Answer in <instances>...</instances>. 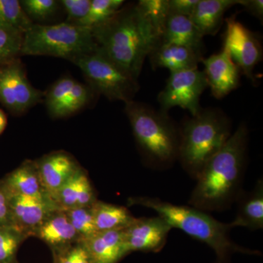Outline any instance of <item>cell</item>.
Segmentation results:
<instances>
[{
  "label": "cell",
  "instance_id": "6da1fadb",
  "mask_svg": "<svg viewBox=\"0 0 263 263\" xmlns=\"http://www.w3.org/2000/svg\"><path fill=\"white\" fill-rule=\"evenodd\" d=\"M249 131L242 123L224 146L205 164L188 203L205 212L229 209L242 192Z\"/></svg>",
  "mask_w": 263,
  "mask_h": 263
},
{
  "label": "cell",
  "instance_id": "7a4b0ae2",
  "mask_svg": "<svg viewBox=\"0 0 263 263\" xmlns=\"http://www.w3.org/2000/svg\"><path fill=\"white\" fill-rule=\"evenodd\" d=\"M98 51L138 81L143 64L159 39L138 5L119 10L92 28Z\"/></svg>",
  "mask_w": 263,
  "mask_h": 263
},
{
  "label": "cell",
  "instance_id": "3957f363",
  "mask_svg": "<svg viewBox=\"0 0 263 263\" xmlns=\"http://www.w3.org/2000/svg\"><path fill=\"white\" fill-rule=\"evenodd\" d=\"M130 205H141L157 212L171 228L182 230L192 238L203 242L215 252L217 263H228L232 254L240 252L259 254L257 251L236 245L230 237L229 224L220 222L207 212L190 205H177L151 197H130Z\"/></svg>",
  "mask_w": 263,
  "mask_h": 263
},
{
  "label": "cell",
  "instance_id": "277c9868",
  "mask_svg": "<svg viewBox=\"0 0 263 263\" xmlns=\"http://www.w3.org/2000/svg\"><path fill=\"white\" fill-rule=\"evenodd\" d=\"M179 133L177 160L196 180L208 161L224 146L231 136V124L217 109H202L185 121Z\"/></svg>",
  "mask_w": 263,
  "mask_h": 263
},
{
  "label": "cell",
  "instance_id": "5b68a950",
  "mask_svg": "<svg viewBox=\"0 0 263 263\" xmlns=\"http://www.w3.org/2000/svg\"><path fill=\"white\" fill-rule=\"evenodd\" d=\"M125 113L148 163L160 168L172 165L177 160L179 133L167 114L133 100L125 103Z\"/></svg>",
  "mask_w": 263,
  "mask_h": 263
},
{
  "label": "cell",
  "instance_id": "8992f818",
  "mask_svg": "<svg viewBox=\"0 0 263 263\" xmlns=\"http://www.w3.org/2000/svg\"><path fill=\"white\" fill-rule=\"evenodd\" d=\"M92 29L70 22L31 26L24 34L21 55L51 56L71 60L98 51Z\"/></svg>",
  "mask_w": 263,
  "mask_h": 263
},
{
  "label": "cell",
  "instance_id": "52a82bcc",
  "mask_svg": "<svg viewBox=\"0 0 263 263\" xmlns=\"http://www.w3.org/2000/svg\"><path fill=\"white\" fill-rule=\"evenodd\" d=\"M70 61L81 69L91 87L109 100L127 103L133 100L139 89L138 81L132 79L98 49Z\"/></svg>",
  "mask_w": 263,
  "mask_h": 263
},
{
  "label": "cell",
  "instance_id": "ba28073f",
  "mask_svg": "<svg viewBox=\"0 0 263 263\" xmlns=\"http://www.w3.org/2000/svg\"><path fill=\"white\" fill-rule=\"evenodd\" d=\"M207 87L203 71L193 69L171 72L165 87L157 98L161 111L167 114L178 106L187 110L192 117L197 115L202 110L200 97Z\"/></svg>",
  "mask_w": 263,
  "mask_h": 263
},
{
  "label": "cell",
  "instance_id": "9c48e42d",
  "mask_svg": "<svg viewBox=\"0 0 263 263\" xmlns=\"http://www.w3.org/2000/svg\"><path fill=\"white\" fill-rule=\"evenodd\" d=\"M45 96L46 92L29 83L23 66L17 59L0 67V103L12 113H24Z\"/></svg>",
  "mask_w": 263,
  "mask_h": 263
},
{
  "label": "cell",
  "instance_id": "30bf717a",
  "mask_svg": "<svg viewBox=\"0 0 263 263\" xmlns=\"http://www.w3.org/2000/svg\"><path fill=\"white\" fill-rule=\"evenodd\" d=\"M224 46L243 75L254 83V70L262 60V48L255 34L238 22L235 15L226 19Z\"/></svg>",
  "mask_w": 263,
  "mask_h": 263
},
{
  "label": "cell",
  "instance_id": "8fae6325",
  "mask_svg": "<svg viewBox=\"0 0 263 263\" xmlns=\"http://www.w3.org/2000/svg\"><path fill=\"white\" fill-rule=\"evenodd\" d=\"M9 200L13 227L27 236L35 230L48 216L62 211L49 195L41 197L7 195Z\"/></svg>",
  "mask_w": 263,
  "mask_h": 263
},
{
  "label": "cell",
  "instance_id": "7c38bea8",
  "mask_svg": "<svg viewBox=\"0 0 263 263\" xmlns=\"http://www.w3.org/2000/svg\"><path fill=\"white\" fill-rule=\"evenodd\" d=\"M172 228L160 216L135 219L124 230L128 253L132 252H158L167 243Z\"/></svg>",
  "mask_w": 263,
  "mask_h": 263
},
{
  "label": "cell",
  "instance_id": "4fadbf2b",
  "mask_svg": "<svg viewBox=\"0 0 263 263\" xmlns=\"http://www.w3.org/2000/svg\"><path fill=\"white\" fill-rule=\"evenodd\" d=\"M201 62L208 86L214 98H224L239 86V67L226 48L208 58H202Z\"/></svg>",
  "mask_w": 263,
  "mask_h": 263
},
{
  "label": "cell",
  "instance_id": "5bb4252c",
  "mask_svg": "<svg viewBox=\"0 0 263 263\" xmlns=\"http://www.w3.org/2000/svg\"><path fill=\"white\" fill-rule=\"evenodd\" d=\"M36 163L43 187L51 198L81 168L72 156L62 152L44 156Z\"/></svg>",
  "mask_w": 263,
  "mask_h": 263
},
{
  "label": "cell",
  "instance_id": "9a60e30c",
  "mask_svg": "<svg viewBox=\"0 0 263 263\" xmlns=\"http://www.w3.org/2000/svg\"><path fill=\"white\" fill-rule=\"evenodd\" d=\"M86 246L93 263H118L127 255L124 230L97 232L80 240Z\"/></svg>",
  "mask_w": 263,
  "mask_h": 263
},
{
  "label": "cell",
  "instance_id": "2e32d148",
  "mask_svg": "<svg viewBox=\"0 0 263 263\" xmlns=\"http://www.w3.org/2000/svg\"><path fill=\"white\" fill-rule=\"evenodd\" d=\"M148 57L154 69H168L171 72L197 69L203 58L190 48L175 44H158Z\"/></svg>",
  "mask_w": 263,
  "mask_h": 263
},
{
  "label": "cell",
  "instance_id": "e0dca14e",
  "mask_svg": "<svg viewBox=\"0 0 263 263\" xmlns=\"http://www.w3.org/2000/svg\"><path fill=\"white\" fill-rule=\"evenodd\" d=\"M52 199L62 211L90 206L97 201L91 181L81 167Z\"/></svg>",
  "mask_w": 263,
  "mask_h": 263
},
{
  "label": "cell",
  "instance_id": "ac0fdd59",
  "mask_svg": "<svg viewBox=\"0 0 263 263\" xmlns=\"http://www.w3.org/2000/svg\"><path fill=\"white\" fill-rule=\"evenodd\" d=\"M203 37L189 17L170 14L158 44L179 45L202 56Z\"/></svg>",
  "mask_w": 263,
  "mask_h": 263
},
{
  "label": "cell",
  "instance_id": "d6986e66",
  "mask_svg": "<svg viewBox=\"0 0 263 263\" xmlns=\"http://www.w3.org/2000/svg\"><path fill=\"white\" fill-rule=\"evenodd\" d=\"M238 211L232 228L242 227L250 230L263 228V181L259 179L251 191L242 190L237 197Z\"/></svg>",
  "mask_w": 263,
  "mask_h": 263
},
{
  "label": "cell",
  "instance_id": "ffe728a7",
  "mask_svg": "<svg viewBox=\"0 0 263 263\" xmlns=\"http://www.w3.org/2000/svg\"><path fill=\"white\" fill-rule=\"evenodd\" d=\"M0 188L7 195L41 197L48 195L40 179L37 163L25 161L7 176Z\"/></svg>",
  "mask_w": 263,
  "mask_h": 263
},
{
  "label": "cell",
  "instance_id": "44dd1931",
  "mask_svg": "<svg viewBox=\"0 0 263 263\" xmlns=\"http://www.w3.org/2000/svg\"><path fill=\"white\" fill-rule=\"evenodd\" d=\"M34 235L57 250L80 240L63 211H57L48 216L34 232Z\"/></svg>",
  "mask_w": 263,
  "mask_h": 263
},
{
  "label": "cell",
  "instance_id": "7402d4cb",
  "mask_svg": "<svg viewBox=\"0 0 263 263\" xmlns=\"http://www.w3.org/2000/svg\"><path fill=\"white\" fill-rule=\"evenodd\" d=\"M239 0H199L189 18L202 35H215L221 28L224 13Z\"/></svg>",
  "mask_w": 263,
  "mask_h": 263
},
{
  "label": "cell",
  "instance_id": "603a6c76",
  "mask_svg": "<svg viewBox=\"0 0 263 263\" xmlns=\"http://www.w3.org/2000/svg\"><path fill=\"white\" fill-rule=\"evenodd\" d=\"M97 232L124 230L136 219L127 208L98 201L91 205Z\"/></svg>",
  "mask_w": 263,
  "mask_h": 263
},
{
  "label": "cell",
  "instance_id": "cb8c5ba5",
  "mask_svg": "<svg viewBox=\"0 0 263 263\" xmlns=\"http://www.w3.org/2000/svg\"><path fill=\"white\" fill-rule=\"evenodd\" d=\"M123 0H91L87 15L76 24L94 28L112 18L122 8Z\"/></svg>",
  "mask_w": 263,
  "mask_h": 263
},
{
  "label": "cell",
  "instance_id": "d4e9b609",
  "mask_svg": "<svg viewBox=\"0 0 263 263\" xmlns=\"http://www.w3.org/2000/svg\"><path fill=\"white\" fill-rule=\"evenodd\" d=\"M137 5L148 19L160 42L170 15L168 0H140Z\"/></svg>",
  "mask_w": 263,
  "mask_h": 263
},
{
  "label": "cell",
  "instance_id": "484cf974",
  "mask_svg": "<svg viewBox=\"0 0 263 263\" xmlns=\"http://www.w3.org/2000/svg\"><path fill=\"white\" fill-rule=\"evenodd\" d=\"M24 33L10 26L0 24V67L16 60L21 54Z\"/></svg>",
  "mask_w": 263,
  "mask_h": 263
},
{
  "label": "cell",
  "instance_id": "4316f807",
  "mask_svg": "<svg viewBox=\"0 0 263 263\" xmlns=\"http://www.w3.org/2000/svg\"><path fill=\"white\" fill-rule=\"evenodd\" d=\"M0 24L14 27L24 34L33 24L17 0H0Z\"/></svg>",
  "mask_w": 263,
  "mask_h": 263
},
{
  "label": "cell",
  "instance_id": "83f0119b",
  "mask_svg": "<svg viewBox=\"0 0 263 263\" xmlns=\"http://www.w3.org/2000/svg\"><path fill=\"white\" fill-rule=\"evenodd\" d=\"M27 237L15 227L0 228V263H14L19 247Z\"/></svg>",
  "mask_w": 263,
  "mask_h": 263
},
{
  "label": "cell",
  "instance_id": "f1b7e54d",
  "mask_svg": "<svg viewBox=\"0 0 263 263\" xmlns=\"http://www.w3.org/2000/svg\"><path fill=\"white\" fill-rule=\"evenodd\" d=\"M91 205L63 211L80 240L86 239L97 233Z\"/></svg>",
  "mask_w": 263,
  "mask_h": 263
},
{
  "label": "cell",
  "instance_id": "f546056e",
  "mask_svg": "<svg viewBox=\"0 0 263 263\" xmlns=\"http://www.w3.org/2000/svg\"><path fill=\"white\" fill-rule=\"evenodd\" d=\"M76 82L72 78H62L52 85L47 94L46 93V107L52 117L58 118L62 105Z\"/></svg>",
  "mask_w": 263,
  "mask_h": 263
},
{
  "label": "cell",
  "instance_id": "4dcf8cb0",
  "mask_svg": "<svg viewBox=\"0 0 263 263\" xmlns=\"http://www.w3.org/2000/svg\"><path fill=\"white\" fill-rule=\"evenodd\" d=\"M53 252V263H93L86 246L80 240Z\"/></svg>",
  "mask_w": 263,
  "mask_h": 263
},
{
  "label": "cell",
  "instance_id": "1f68e13d",
  "mask_svg": "<svg viewBox=\"0 0 263 263\" xmlns=\"http://www.w3.org/2000/svg\"><path fill=\"white\" fill-rule=\"evenodd\" d=\"M90 98L91 91L89 88L76 81L62 105L58 118L67 117L76 113L89 103Z\"/></svg>",
  "mask_w": 263,
  "mask_h": 263
},
{
  "label": "cell",
  "instance_id": "d6a6232c",
  "mask_svg": "<svg viewBox=\"0 0 263 263\" xmlns=\"http://www.w3.org/2000/svg\"><path fill=\"white\" fill-rule=\"evenodd\" d=\"M20 3L29 18H48L58 8V2L55 0H23Z\"/></svg>",
  "mask_w": 263,
  "mask_h": 263
},
{
  "label": "cell",
  "instance_id": "836d02e7",
  "mask_svg": "<svg viewBox=\"0 0 263 263\" xmlns=\"http://www.w3.org/2000/svg\"><path fill=\"white\" fill-rule=\"evenodd\" d=\"M91 2V0H62L61 4L68 18L74 21L72 23H76L87 15Z\"/></svg>",
  "mask_w": 263,
  "mask_h": 263
},
{
  "label": "cell",
  "instance_id": "e575fe53",
  "mask_svg": "<svg viewBox=\"0 0 263 263\" xmlns=\"http://www.w3.org/2000/svg\"><path fill=\"white\" fill-rule=\"evenodd\" d=\"M199 0H168L170 14L190 17Z\"/></svg>",
  "mask_w": 263,
  "mask_h": 263
},
{
  "label": "cell",
  "instance_id": "d590c367",
  "mask_svg": "<svg viewBox=\"0 0 263 263\" xmlns=\"http://www.w3.org/2000/svg\"><path fill=\"white\" fill-rule=\"evenodd\" d=\"M3 227H13V224L8 197L0 188V228Z\"/></svg>",
  "mask_w": 263,
  "mask_h": 263
},
{
  "label": "cell",
  "instance_id": "8d00e7d4",
  "mask_svg": "<svg viewBox=\"0 0 263 263\" xmlns=\"http://www.w3.org/2000/svg\"><path fill=\"white\" fill-rule=\"evenodd\" d=\"M238 5H243L245 9L247 10L250 14L253 15L256 18L262 21V0H239Z\"/></svg>",
  "mask_w": 263,
  "mask_h": 263
},
{
  "label": "cell",
  "instance_id": "74e56055",
  "mask_svg": "<svg viewBox=\"0 0 263 263\" xmlns=\"http://www.w3.org/2000/svg\"><path fill=\"white\" fill-rule=\"evenodd\" d=\"M8 124V118L6 114L2 109H0V135L5 131Z\"/></svg>",
  "mask_w": 263,
  "mask_h": 263
}]
</instances>
